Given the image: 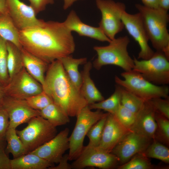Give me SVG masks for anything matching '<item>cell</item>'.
Masks as SVG:
<instances>
[{"label":"cell","mask_w":169,"mask_h":169,"mask_svg":"<svg viewBox=\"0 0 169 169\" xmlns=\"http://www.w3.org/2000/svg\"><path fill=\"white\" fill-rule=\"evenodd\" d=\"M19 34L24 49L49 64L75 50L72 32L63 22L44 21L39 25L19 30Z\"/></svg>","instance_id":"obj_1"},{"label":"cell","mask_w":169,"mask_h":169,"mask_svg":"<svg viewBox=\"0 0 169 169\" xmlns=\"http://www.w3.org/2000/svg\"><path fill=\"white\" fill-rule=\"evenodd\" d=\"M42 87L53 102L69 117L76 116L82 109L88 105L59 59L49 64Z\"/></svg>","instance_id":"obj_2"},{"label":"cell","mask_w":169,"mask_h":169,"mask_svg":"<svg viewBox=\"0 0 169 169\" xmlns=\"http://www.w3.org/2000/svg\"><path fill=\"white\" fill-rule=\"evenodd\" d=\"M135 7L139 11L149 40L156 51H161L169 45L167 28L169 20L168 11L160 8H151L140 4Z\"/></svg>","instance_id":"obj_3"},{"label":"cell","mask_w":169,"mask_h":169,"mask_svg":"<svg viewBox=\"0 0 169 169\" xmlns=\"http://www.w3.org/2000/svg\"><path fill=\"white\" fill-rule=\"evenodd\" d=\"M130 42L129 37L125 36L111 40L107 46L94 47L97 55L93 62L94 67L99 70L104 66L112 65L121 68L125 71H131L134 62L127 51Z\"/></svg>","instance_id":"obj_4"},{"label":"cell","mask_w":169,"mask_h":169,"mask_svg":"<svg viewBox=\"0 0 169 169\" xmlns=\"http://www.w3.org/2000/svg\"><path fill=\"white\" fill-rule=\"evenodd\" d=\"M124 79L115 76V81L119 85L140 98L148 101L156 98H169V87L154 84L132 70L121 74Z\"/></svg>","instance_id":"obj_5"},{"label":"cell","mask_w":169,"mask_h":169,"mask_svg":"<svg viewBox=\"0 0 169 169\" xmlns=\"http://www.w3.org/2000/svg\"><path fill=\"white\" fill-rule=\"evenodd\" d=\"M106 113L98 109L92 111L88 105L79 112L76 116L74 127L69 137V161L74 160L80 155L84 147L83 142L85 137L90 128Z\"/></svg>","instance_id":"obj_6"},{"label":"cell","mask_w":169,"mask_h":169,"mask_svg":"<svg viewBox=\"0 0 169 169\" xmlns=\"http://www.w3.org/2000/svg\"><path fill=\"white\" fill-rule=\"evenodd\" d=\"M27 126L16 133L28 153L48 141L57 134L56 127L41 116L34 117Z\"/></svg>","instance_id":"obj_7"},{"label":"cell","mask_w":169,"mask_h":169,"mask_svg":"<svg viewBox=\"0 0 169 169\" xmlns=\"http://www.w3.org/2000/svg\"><path fill=\"white\" fill-rule=\"evenodd\" d=\"M132 70L149 82L157 85L169 84V62L163 52L156 51L148 59L139 60L134 57Z\"/></svg>","instance_id":"obj_8"},{"label":"cell","mask_w":169,"mask_h":169,"mask_svg":"<svg viewBox=\"0 0 169 169\" xmlns=\"http://www.w3.org/2000/svg\"><path fill=\"white\" fill-rule=\"evenodd\" d=\"M95 2L101 14L99 27L110 39H114L124 27L121 16L125 11V6L124 3L113 0H96Z\"/></svg>","instance_id":"obj_9"},{"label":"cell","mask_w":169,"mask_h":169,"mask_svg":"<svg viewBox=\"0 0 169 169\" xmlns=\"http://www.w3.org/2000/svg\"><path fill=\"white\" fill-rule=\"evenodd\" d=\"M119 164L117 157L98 147L88 145L84 147L79 156L71 164L72 169H83L95 167L103 169L117 167Z\"/></svg>","instance_id":"obj_10"},{"label":"cell","mask_w":169,"mask_h":169,"mask_svg":"<svg viewBox=\"0 0 169 169\" xmlns=\"http://www.w3.org/2000/svg\"><path fill=\"white\" fill-rule=\"evenodd\" d=\"M3 89L5 95L21 99H25L43 91L42 85L25 68L12 78Z\"/></svg>","instance_id":"obj_11"},{"label":"cell","mask_w":169,"mask_h":169,"mask_svg":"<svg viewBox=\"0 0 169 169\" xmlns=\"http://www.w3.org/2000/svg\"><path fill=\"white\" fill-rule=\"evenodd\" d=\"M121 20L129 34L139 45L138 59L146 60L151 58L155 52L149 45V40L140 13L131 14L125 11L122 14Z\"/></svg>","instance_id":"obj_12"},{"label":"cell","mask_w":169,"mask_h":169,"mask_svg":"<svg viewBox=\"0 0 169 169\" xmlns=\"http://www.w3.org/2000/svg\"><path fill=\"white\" fill-rule=\"evenodd\" d=\"M153 140L131 130L118 143L110 153L118 158L122 165L135 154L143 153Z\"/></svg>","instance_id":"obj_13"},{"label":"cell","mask_w":169,"mask_h":169,"mask_svg":"<svg viewBox=\"0 0 169 169\" xmlns=\"http://www.w3.org/2000/svg\"><path fill=\"white\" fill-rule=\"evenodd\" d=\"M1 105L8 115V128L16 129L20 125L28 123L32 118L40 115L39 110L30 107L25 99L5 95L2 100Z\"/></svg>","instance_id":"obj_14"},{"label":"cell","mask_w":169,"mask_h":169,"mask_svg":"<svg viewBox=\"0 0 169 169\" xmlns=\"http://www.w3.org/2000/svg\"><path fill=\"white\" fill-rule=\"evenodd\" d=\"M69 130L66 128L51 140L30 152L49 162L58 164L65 151L69 149Z\"/></svg>","instance_id":"obj_15"},{"label":"cell","mask_w":169,"mask_h":169,"mask_svg":"<svg viewBox=\"0 0 169 169\" xmlns=\"http://www.w3.org/2000/svg\"><path fill=\"white\" fill-rule=\"evenodd\" d=\"M9 14L19 30L40 25L44 20L37 18L33 8L20 0H6Z\"/></svg>","instance_id":"obj_16"},{"label":"cell","mask_w":169,"mask_h":169,"mask_svg":"<svg viewBox=\"0 0 169 169\" xmlns=\"http://www.w3.org/2000/svg\"><path fill=\"white\" fill-rule=\"evenodd\" d=\"M114 115L108 113L99 148L110 153L113 148L130 131Z\"/></svg>","instance_id":"obj_17"},{"label":"cell","mask_w":169,"mask_h":169,"mask_svg":"<svg viewBox=\"0 0 169 169\" xmlns=\"http://www.w3.org/2000/svg\"><path fill=\"white\" fill-rule=\"evenodd\" d=\"M155 113L150 101H145L136 114L134 122L130 130L153 140L157 127Z\"/></svg>","instance_id":"obj_18"},{"label":"cell","mask_w":169,"mask_h":169,"mask_svg":"<svg viewBox=\"0 0 169 169\" xmlns=\"http://www.w3.org/2000/svg\"><path fill=\"white\" fill-rule=\"evenodd\" d=\"M63 22L70 31L75 32L80 36L88 37L103 42L109 43L111 41L99 27H93L83 22L73 10L70 12Z\"/></svg>","instance_id":"obj_19"},{"label":"cell","mask_w":169,"mask_h":169,"mask_svg":"<svg viewBox=\"0 0 169 169\" xmlns=\"http://www.w3.org/2000/svg\"><path fill=\"white\" fill-rule=\"evenodd\" d=\"M92 67L91 62H87L84 64L83 69L81 73L82 83L80 92L88 105L104 100V96L90 77V71Z\"/></svg>","instance_id":"obj_20"},{"label":"cell","mask_w":169,"mask_h":169,"mask_svg":"<svg viewBox=\"0 0 169 169\" xmlns=\"http://www.w3.org/2000/svg\"><path fill=\"white\" fill-rule=\"evenodd\" d=\"M24 66L27 71L42 85L49 64L28 52L23 48L21 49Z\"/></svg>","instance_id":"obj_21"},{"label":"cell","mask_w":169,"mask_h":169,"mask_svg":"<svg viewBox=\"0 0 169 169\" xmlns=\"http://www.w3.org/2000/svg\"><path fill=\"white\" fill-rule=\"evenodd\" d=\"M11 169H45L54 166L31 152L11 160Z\"/></svg>","instance_id":"obj_22"},{"label":"cell","mask_w":169,"mask_h":169,"mask_svg":"<svg viewBox=\"0 0 169 169\" xmlns=\"http://www.w3.org/2000/svg\"><path fill=\"white\" fill-rule=\"evenodd\" d=\"M69 79L76 87L80 91L82 83L81 73L79 71V65L87 62L86 58H74L70 55L59 59Z\"/></svg>","instance_id":"obj_23"},{"label":"cell","mask_w":169,"mask_h":169,"mask_svg":"<svg viewBox=\"0 0 169 169\" xmlns=\"http://www.w3.org/2000/svg\"><path fill=\"white\" fill-rule=\"evenodd\" d=\"M19 31L9 14L0 15V37L21 50L23 48L19 41Z\"/></svg>","instance_id":"obj_24"},{"label":"cell","mask_w":169,"mask_h":169,"mask_svg":"<svg viewBox=\"0 0 169 169\" xmlns=\"http://www.w3.org/2000/svg\"><path fill=\"white\" fill-rule=\"evenodd\" d=\"M7 66L10 79L24 67L21 50L12 43L6 41Z\"/></svg>","instance_id":"obj_25"},{"label":"cell","mask_w":169,"mask_h":169,"mask_svg":"<svg viewBox=\"0 0 169 169\" xmlns=\"http://www.w3.org/2000/svg\"><path fill=\"white\" fill-rule=\"evenodd\" d=\"M39 111L40 116L56 127L65 125L70 121L69 117L53 102Z\"/></svg>","instance_id":"obj_26"},{"label":"cell","mask_w":169,"mask_h":169,"mask_svg":"<svg viewBox=\"0 0 169 169\" xmlns=\"http://www.w3.org/2000/svg\"><path fill=\"white\" fill-rule=\"evenodd\" d=\"M5 139L7 142L6 151L11 153L13 158L28 153L17 135L16 129L8 128L6 133Z\"/></svg>","instance_id":"obj_27"},{"label":"cell","mask_w":169,"mask_h":169,"mask_svg":"<svg viewBox=\"0 0 169 169\" xmlns=\"http://www.w3.org/2000/svg\"><path fill=\"white\" fill-rule=\"evenodd\" d=\"M121 87L117 85L114 92L106 100L89 105L91 109L103 110L115 115L121 104Z\"/></svg>","instance_id":"obj_28"},{"label":"cell","mask_w":169,"mask_h":169,"mask_svg":"<svg viewBox=\"0 0 169 169\" xmlns=\"http://www.w3.org/2000/svg\"><path fill=\"white\" fill-rule=\"evenodd\" d=\"M143 153L148 158H155L166 163H169L168 147L156 140H153Z\"/></svg>","instance_id":"obj_29"},{"label":"cell","mask_w":169,"mask_h":169,"mask_svg":"<svg viewBox=\"0 0 169 169\" xmlns=\"http://www.w3.org/2000/svg\"><path fill=\"white\" fill-rule=\"evenodd\" d=\"M157 127L154 139L167 146L169 145V119L156 112Z\"/></svg>","instance_id":"obj_30"},{"label":"cell","mask_w":169,"mask_h":169,"mask_svg":"<svg viewBox=\"0 0 169 169\" xmlns=\"http://www.w3.org/2000/svg\"><path fill=\"white\" fill-rule=\"evenodd\" d=\"M145 101L121 87V104L131 111L136 114L141 109Z\"/></svg>","instance_id":"obj_31"},{"label":"cell","mask_w":169,"mask_h":169,"mask_svg":"<svg viewBox=\"0 0 169 169\" xmlns=\"http://www.w3.org/2000/svg\"><path fill=\"white\" fill-rule=\"evenodd\" d=\"M117 167L118 169H151L155 167L149 158L143 153H140L135 154L127 162Z\"/></svg>","instance_id":"obj_32"},{"label":"cell","mask_w":169,"mask_h":169,"mask_svg":"<svg viewBox=\"0 0 169 169\" xmlns=\"http://www.w3.org/2000/svg\"><path fill=\"white\" fill-rule=\"evenodd\" d=\"M7 59L6 41L0 37V84L3 87L10 81Z\"/></svg>","instance_id":"obj_33"},{"label":"cell","mask_w":169,"mask_h":169,"mask_svg":"<svg viewBox=\"0 0 169 169\" xmlns=\"http://www.w3.org/2000/svg\"><path fill=\"white\" fill-rule=\"evenodd\" d=\"M107 114L108 113L90 128L86 135L89 141L87 145L93 147L99 146Z\"/></svg>","instance_id":"obj_34"},{"label":"cell","mask_w":169,"mask_h":169,"mask_svg":"<svg viewBox=\"0 0 169 169\" xmlns=\"http://www.w3.org/2000/svg\"><path fill=\"white\" fill-rule=\"evenodd\" d=\"M25 100L30 107L38 110L43 109L53 102L51 98L44 91Z\"/></svg>","instance_id":"obj_35"},{"label":"cell","mask_w":169,"mask_h":169,"mask_svg":"<svg viewBox=\"0 0 169 169\" xmlns=\"http://www.w3.org/2000/svg\"><path fill=\"white\" fill-rule=\"evenodd\" d=\"M114 115L123 125L128 129L131 130L135 121L136 114L121 104Z\"/></svg>","instance_id":"obj_36"},{"label":"cell","mask_w":169,"mask_h":169,"mask_svg":"<svg viewBox=\"0 0 169 169\" xmlns=\"http://www.w3.org/2000/svg\"><path fill=\"white\" fill-rule=\"evenodd\" d=\"M149 100L156 112L169 119V98H156Z\"/></svg>","instance_id":"obj_37"},{"label":"cell","mask_w":169,"mask_h":169,"mask_svg":"<svg viewBox=\"0 0 169 169\" xmlns=\"http://www.w3.org/2000/svg\"><path fill=\"white\" fill-rule=\"evenodd\" d=\"M9 124V118L8 114L0 105V140L5 139L6 132Z\"/></svg>","instance_id":"obj_38"},{"label":"cell","mask_w":169,"mask_h":169,"mask_svg":"<svg viewBox=\"0 0 169 169\" xmlns=\"http://www.w3.org/2000/svg\"><path fill=\"white\" fill-rule=\"evenodd\" d=\"M5 140H0V169H11V160L5 150Z\"/></svg>","instance_id":"obj_39"},{"label":"cell","mask_w":169,"mask_h":169,"mask_svg":"<svg viewBox=\"0 0 169 169\" xmlns=\"http://www.w3.org/2000/svg\"><path fill=\"white\" fill-rule=\"evenodd\" d=\"M36 14L44 10L47 5L54 3V0H28Z\"/></svg>","instance_id":"obj_40"},{"label":"cell","mask_w":169,"mask_h":169,"mask_svg":"<svg viewBox=\"0 0 169 169\" xmlns=\"http://www.w3.org/2000/svg\"><path fill=\"white\" fill-rule=\"evenodd\" d=\"M68 154L64 155L57 166H54L49 168V169H72L71 164L68 162Z\"/></svg>","instance_id":"obj_41"},{"label":"cell","mask_w":169,"mask_h":169,"mask_svg":"<svg viewBox=\"0 0 169 169\" xmlns=\"http://www.w3.org/2000/svg\"><path fill=\"white\" fill-rule=\"evenodd\" d=\"M144 6L151 8H159L158 0H141Z\"/></svg>","instance_id":"obj_42"},{"label":"cell","mask_w":169,"mask_h":169,"mask_svg":"<svg viewBox=\"0 0 169 169\" xmlns=\"http://www.w3.org/2000/svg\"><path fill=\"white\" fill-rule=\"evenodd\" d=\"M0 13L1 14H9L6 0H0Z\"/></svg>","instance_id":"obj_43"},{"label":"cell","mask_w":169,"mask_h":169,"mask_svg":"<svg viewBox=\"0 0 169 169\" xmlns=\"http://www.w3.org/2000/svg\"><path fill=\"white\" fill-rule=\"evenodd\" d=\"M159 8L168 11L169 9V0H158Z\"/></svg>","instance_id":"obj_44"},{"label":"cell","mask_w":169,"mask_h":169,"mask_svg":"<svg viewBox=\"0 0 169 169\" xmlns=\"http://www.w3.org/2000/svg\"><path fill=\"white\" fill-rule=\"evenodd\" d=\"M79 0H63V8L64 10L67 9L76 1Z\"/></svg>","instance_id":"obj_45"},{"label":"cell","mask_w":169,"mask_h":169,"mask_svg":"<svg viewBox=\"0 0 169 169\" xmlns=\"http://www.w3.org/2000/svg\"><path fill=\"white\" fill-rule=\"evenodd\" d=\"M5 95L3 87L0 84V105L2 99Z\"/></svg>","instance_id":"obj_46"},{"label":"cell","mask_w":169,"mask_h":169,"mask_svg":"<svg viewBox=\"0 0 169 169\" xmlns=\"http://www.w3.org/2000/svg\"><path fill=\"white\" fill-rule=\"evenodd\" d=\"M1 14V13H0V15Z\"/></svg>","instance_id":"obj_47"}]
</instances>
